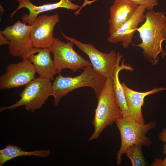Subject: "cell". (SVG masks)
<instances>
[{"label": "cell", "mask_w": 166, "mask_h": 166, "mask_svg": "<svg viewBox=\"0 0 166 166\" xmlns=\"http://www.w3.org/2000/svg\"><path fill=\"white\" fill-rule=\"evenodd\" d=\"M145 15V22L136 30L142 42L132 45L142 49L144 59L154 65L160 56L164 59L166 55L162 47L163 42L166 41V16L164 12L153 10H148Z\"/></svg>", "instance_id": "6da1fadb"}, {"label": "cell", "mask_w": 166, "mask_h": 166, "mask_svg": "<svg viewBox=\"0 0 166 166\" xmlns=\"http://www.w3.org/2000/svg\"><path fill=\"white\" fill-rule=\"evenodd\" d=\"M79 75L74 77H65L59 74L52 84V95L55 106L59 105L61 98L77 88L88 87L92 88L98 97L103 89L107 78L93 69L92 65L86 66Z\"/></svg>", "instance_id": "7a4b0ae2"}, {"label": "cell", "mask_w": 166, "mask_h": 166, "mask_svg": "<svg viewBox=\"0 0 166 166\" xmlns=\"http://www.w3.org/2000/svg\"><path fill=\"white\" fill-rule=\"evenodd\" d=\"M97 98V105L92 122L94 129L89 141L98 138L107 127L123 117L116 99L112 77L107 78L105 86Z\"/></svg>", "instance_id": "3957f363"}, {"label": "cell", "mask_w": 166, "mask_h": 166, "mask_svg": "<svg viewBox=\"0 0 166 166\" xmlns=\"http://www.w3.org/2000/svg\"><path fill=\"white\" fill-rule=\"evenodd\" d=\"M120 131L121 142L117 154L116 163L121 164L122 156L127 149L134 144L149 147L152 144L151 139L146 136L147 132L157 126L155 121L147 124L140 123L128 116L118 119L115 122Z\"/></svg>", "instance_id": "277c9868"}, {"label": "cell", "mask_w": 166, "mask_h": 166, "mask_svg": "<svg viewBox=\"0 0 166 166\" xmlns=\"http://www.w3.org/2000/svg\"><path fill=\"white\" fill-rule=\"evenodd\" d=\"M52 95V84L48 79L39 77L27 84L19 94L20 99L9 106H2L0 112L13 110L24 105L27 111L34 113L45 104L48 97Z\"/></svg>", "instance_id": "5b68a950"}, {"label": "cell", "mask_w": 166, "mask_h": 166, "mask_svg": "<svg viewBox=\"0 0 166 166\" xmlns=\"http://www.w3.org/2000/svg\"><path fill=\"white\" fill-rule=\"evenodd\" d=\"M61 33L65 39L72 42L88 56L95 71L106 78L113 77L117 65L122 57L119 53H117L114 50L107 53L101 52L91 44L82 43L65 35L61 31Z\"/></svg>", "instance_id": "8992f818"}, {"label": "cell", "mask_w": 166, "mask_h": 166, "mask_svg": "<svg viewBox=\"0 0 166 166\" xmlns=\"http://www.w3.org/2000/svg\"><path fill=\"white\" fill-rule=\"evenodd\" d=\"M31 25L17 21L13 25L2 30L10 41L8 49L12 56L28 58L32 54L37 53L42 49L34 47L30 39Z\"/></svg>", "instance_id": "52a82bcc"}, {"label": "cell", "mask_w": 166, "mask_h": 166, "mask_svg": "<svg viewBox=\"0 0 166 166\" xmlns=\"http://www.w3.org/2000/svg\"><path fill=\"white\" fill-rule=\"evenodd\" d=\"M73 44L71 41L65 43L58 38H55L50 48L53 56V60L58 73L60 74L63 69H68L75 72L92 65L90 62L74 50Z\"/></svg>", "instance_id": "ba28073f"}, {"label": "cell", "mask_w": 166, "mask_h": 166, "mask_svg": "<svg viewBox=\"0 0 166 166\" xmlns=\"http://www.w3.org/2000/svg\"><path fill=\"white\" fill-rule=\"evenodd\" d=\"M34 65L28 58L11 63L0 77V89L3 90L26 85L35 78Z\"/></svg>", "instance_id": "9c48e42d"}, {"label": "cell", "mask_w": 166, "mask_h": 166, "mask_svg": "<svg viewBox=\"0 0 166 166\" xmlns=\"http://www.w3.org/2000/svg\"><path fill=\"white\" fill-rule=\"evenodd\" d=\"M59 14L38 16L31 25L30 39L33 46L38 49L50 48L54 42L53 30L59 21Z\"/></svg>", "instance_id": "30bf717a"}, {"label": "cell", "mask_w": 166, "mask_h": 166, "mask_svg": "<svg viewBox=\"0 0 166 166\" xmlns=\"http://www.w3.org/2000/svg\"><path fill=\"white\" fill-rule=\"evenodd\" d=\"M145 7L139 5L133 14L127 21L108 37L110 43H122L124 48H127L132 41L134 34L139 24L146 18Z\"/></svg>", "instance_id": "8fae6325"}, {"label": "cell", "mask_w": 166, "mask_h": 166, "mask_svg": "<svg viewBox=\"0 0 166 166\" xmlns=\"http://www.w3.org/2000/svg\"><path fill=\"white\" fill-rule=\"evenodd\" d=\"M19 3L17 8L10 15L12 18L17 11L22 8H25L29 11V14H23L22 17V22L28 23L31 25L38 16L42 12L50 11L59 8H62L72 10L80 8V6L72 2L70 0H60L58 2L46 4L40 6H37L28 0H17Z\"/></svg>", "instance_id": "7c38bea8"}, {"label": "cell", "mask_w": 166, "mask_h": 166, "mask_svg": "<svg viewBox=\"0 0 166 166\" xmlns=\"http://www.w3.org/2000/svg\"><path fill=\"white\" fill-rule=\"evenodd\" d=\"M125 97L128 116L138 122L145 123L141 112V108L145 97L163 90L166 88L155 87L151 90L145 92H139L128 88L124 82L121 83Z\"/></svg>", "instance_id": "4fadbf2b"}, {"label": "cell", "mask_w": 166, "mask_h": 166, "mask_svg": "<svg viewBox=\"0 0 166 166\" xmlns=\"http://www.w3.org/2000/svg\"><path fill=\"white\" fill-rule=\"evenodd\" d=\"M138 5L127 0H115L110 8V34L115 31L129 19Z\"/></svg>", "instance_id": "5bb4252c"}, {"label": "cell", "mask_w": 166, "mask_h": 166, "mask_svg": "<svg viewBox=\"0 0 166 166\" xmlns=\"http://www.w3.org/2000/svg\"><path fill=\"white\" fill-rule=\"evenodd\" d=\"M51 53L50 48L42 49L37 54L30 55L28 59L39 77L54 81V77L58 73L51 58Z\"/></svg>", "instance_id": "9a60e30c"}, {"label": "cell", "mask_w": 166, "mask_h": 166, "mask_svg": "<svg viewBox=\"0 0 166 166\" xmlns=\"http://www.w3.org/2000/svg\"><path fill=\"white\" fill-rule=\"evenodd\" d=\"M50 154L51 151L49 149L26 151L22 150L20 147L16 145L9 144L0 150V166L18 157L34 156L40 158H46Z\"/></svg>", "instance_id": "2e32d148"}, {"label": "cell", "mask_w": 166, "mask_h": 166, "mask_svg": "<svg viewBox=\"0 0 166 166\" xmlns=\"http://www.w3.org/2000/svg\"><path fill=\"white\" fill-rule=\"evenodd\" d=\"M124 60L121 62V65L120 63L117 65L116 71L113 77V89L117 103L120 108L123 115V117L128 116V111L124 92L121 83L119 78V72L125 69L127 71H132L133 68L130 66L124 64Z\"/></svg>", "instance_id": "e0dca14e"}, {"label": "cell", "mask_w": 166, "mask_h": 166, "mask_svg": "<svg viewBox=\"0 0 166 166\" xmlns=\"http://www.w3.org/2000/svg\"><path fill=\"white\" fill-rule=\"evenodd\" d=\"M142 145L134 144L129 147L125 154L131 160L132 166H144L148 165L142 153Z\"/></svg>", "instance_id": "ac0fdd59"}, {"label": "cell", "mask_w": 166, "mask_h": 166, "mask_svg": "<svg viewBox=\"0 0 166 166\" xmlns=\"http://www.w3.org/2000/svg\"><path fill=\"white\" fill-rule=\"evenodd\" d=\"M144 6L148 10H153L154 7L158 4V0H127Z\"/></svg>", "instance_id": "d6986e66"}, {"label": "cell", "mask_w": 166, "mask_h": 166, "mask_svg": "<svg viewBox=\"0 0 166 166\" xmlns=\"http://www.w3.org/2000/svg\"><path fill=\"white\" fill-rule=\"evenodd\" d=\"M163 151L162 153L165 155V158L163 160L156 158L154 161L150 164L152 166H166V143L163 145Z\"/></svg>", "instance_id": "ffe728a7"}, {"label": "cell", "mask_w": 166, "mask_h": 166, "mask_svg": "<svg viewBox=\"0 0 166 166\" xmlns=\"http://www.w3.org/2000/svg\"><path fill=\"white\" fill-rule=\"evenodd\" d=\"M10 41L7 37L2 33V30L0 31V45L5 44H9Z\"/></svg>", "instance_id": "44dd1931"}, {"label": "cell", "mask_w": 166, "mask_h": 166, "mask_svg": "<svg viewBox=\"0 0 166 166\" xmlns=\"http://www.w3.org/2000/svg\"><path fill=\"white\" fill-rule=\"evenodd\" d=\"M158 138L161 141L166 143V128L163 129L160 132Z\"/></svg>", "instance_id": "7402d4cb"}, {"label": "cell", "mask_w": 166, "mask_h": 166, "mask_svg": "<svg viewBox=\"0 0 166 166\" xmlns=\"http://www.w3.org/2000/svg\"><path fill=\"white\" fill-rule=\"evenodd\" d=\"M29 0V1H31V0Z\"/></svg>", "instance_id": "603a6c76"}]
</instances>
